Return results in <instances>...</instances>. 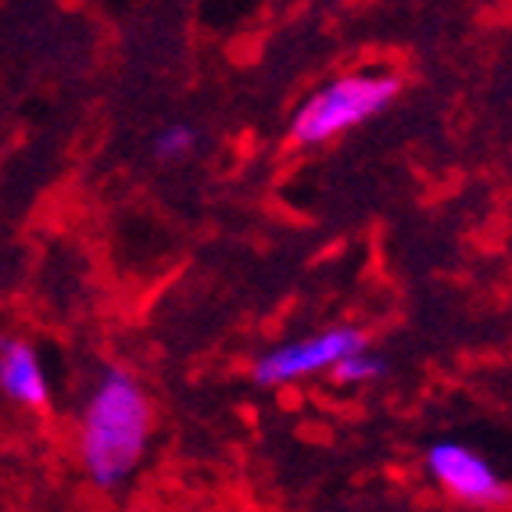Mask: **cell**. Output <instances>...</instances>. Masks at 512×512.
<instances>
[{
  "label": "cell",
  "mask_w": 512,
  "mask_h": 512,
  "mask_svg": "<svg viewBox=\"0 0 512 512\" xmlns=\"http://www.w3.org/2000/svg\"><path fill=\"white\" fill-rule=\"evenodd\" d=\"M427 470L448 495L466 505H498L509 498L502 477L487 466L484 455H477L466 444H455V441L430 444Z\"/></svg>",
  "instance_id": "277c9868"
},
{
  "label": "cell",
  "mask_w": 512,
  "mask_h": 512,
  "mask_svg": "<svg viewBox=\"0 0 512 512\" xmlns=\"http://www.w3.org/2000/svg\"><path fill=\"white\" fill-rule=\"evenodd\" d=\"M197 147V133L190 126H183V122H172V126H165L158 137H154V158L158 162H183V158H190Z\"/></svg>",
  "instance_id": "52a82bcc"
},
{
  "label": "cell",
  "mask_w": 512,
  "mask_h": 512,
  "mask_svg": "<svg viewBox=\"0 0 512 512\" xmlns=\"http://www.w3.org/2000/svg\"><path fill=\"white\" fill-rule=\"evenodd\" d=\"M0 387L22 409L47 412V405H51V384L43 376V366L36 359L33 344L4 341V348H0Z\"/></svg>",
  "instance_id": "5b68a950"
},
{
  "label": "cell",
  "mask_w": 512,
  "mask_h": 512,
  "mask_svg": "<svg viewBox=\"0 0 512 512\" xmlns=\"http://www.w3.org/2000/svg\"><path fill=\"white\" fill-rule=\"evenodd\" d=\"M402 83L384 72H355L326 83L308 97L291 119V140L301 147H316L341 137L351 126L373 119L398 97Z\"/></svg>",
  "instance_id": "7a4b0ae2"
},
{
  "label": "cell",
  "mask_w": 512,
  "mask_h": 512,
  "mask_svg": "<svg viewBox=\"0 0 512 512\" xmlns=\"http://www.w3.org/2000/svg\"><path fill=\"white\" fill-rule=\"evenodd\" d=\"M369 348L366 333L355 330V326H337V330L312 333V337H301V341L280 344V348L258 355L251 376H255L258 387H280L301 380V376H316V373H333V366L351 355V351Z\"/></svg>",
  "instance_id": "3957f363"
},
{
  "label": "cell",
  "mask_w": 512,
  "mask_h": 512,
  "mask_svg": "<svg viewBox=\"0 0 512 512\" xmlns=\"http://www.w3.org/2000/svg\"><path fill=\"white\" fill-rule=\"evenodd\" d=\"M154 412L144 384L126 369H108L79 409V462L101 491H119L140 470Z\"/></svg>",
  "instance_id": "6da1fadb"
},
{
  "label": "cell",
  "mask_w": 512,
  "mask_h": 512,
  "mask_svg": "<svg viewBox=\"0 0 512 512\" xmlns=\"http://www.w3.org/2000/svg\"><path fill=\"white\" fill-rule=\"evenodd\" d=\"M384 373H387V362L369 348L351 351V355H344V359L333 366V380H337L341 387L373 384V380H380Z\"/></svg>",
  "instance_id": "8992f818"
}]
</instances>
